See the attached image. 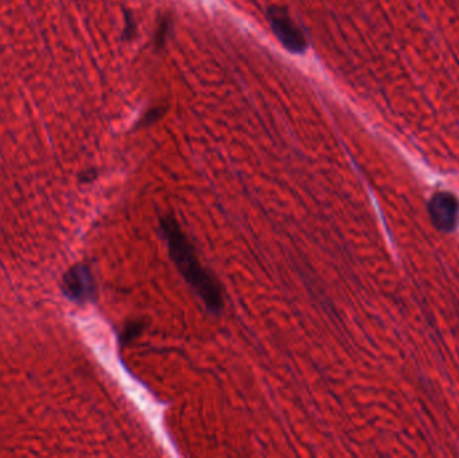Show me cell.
I'll return each instance as SVG.
<instances>
[{"label": "cell", "mask_w": 459, "mask_h": 458, "mask_svg": "<svg viewBox=\"0 0 459 458\" xmlns=\"http://www.w3.org/2000/svg\"><path fill=\"white\" fill-rule=\"evenodd\" d=\"M160 230L179 273L199 295L208 312L218 314L224 304L222 288L200 264L193 243L181 230L178 221L174 217L165 215L160 220Z\"/></svg>", "instance_id": "obj_1"}, {"label": "cell", "mask_w": 459, "mask_h": 458, "mask_svg": "<svg viewBox=\"0 0 459 458\" xmlns=\"http://www.w3.org/2000/svg\"><path fill=\"white\" fill-rule=\"evenodd\" d=\"M267 20L274 35L287 51L293 54H304L308 50L305 34L297 26L285 7L270 6L267 8Z\"/></svg>", "instance_id": "obj_2"}, {"label": "cell", "mask_w": 459, "mask_h": 458, "mask_svg": "<svg viewBox=\"0 0 459 458\" xmlns=\"http://www.w3.org/2000/svg\"><path fill=\"white\" fill-rule=\"evenodd\" d=\"M62 291L72 301L85 304L96 297V281L86 265H75L66 272L62 282Z\"/></svg>", "instance_id": "obj_3"}, {"label": "cell", "mask_w": 459, "mask_h": 458, "mask_svg": "<svg viewBox=\"0 0 459 458\" xmlns=\"http://www.w3.org/2000/svg\"><path fill=\"white\" fill-rule=\"evenodd\" d=\"M429 214L431 222L438 230L451 233L459 223L458 199L453 193L438 192L429 201Z\"/></svg>", "instance_id": "obj_4"}, {"label": "cell", "mask_w": 459, "mask_h": 458, "mask_svg": "<svg viewBox=\"0 0 459 458\" xmlns=\"http://www.w3.org/2000/svg\"><path fill=\"white\" fill-rule=\"evenodd\" d=\"M144 329V323L143 322H132L129 324L127 325L122 331V335H121V341L122 344H128L131 343L132 340L136 339Z\"/></svg>", "instance_id": "obj_5"}, {"label": "cell", "mask_w": 459, "mask_h": 458, "mask_svg": "<svg viewBox=\"0 0 459 458\" xmlns=\"http://www.w3.org/2000/svg\"><path fill=\"white\" fill-rule=\"evenodd\" d=\"M164 115H165V108L164 106L152 108V109H149L144 113L143 117H140L137 125L138 127H148V125L155 124L156 121H159L160 118L163 117Z\"/></svg>", "instance_id": "obj_6"}, {"label": "cell", "mask_w": 459, "mask_h": 458, "mask_svg": "<svg viewBox=\"0 0 459 458\" xmlns=\"http://www.w3.org/2000/svg\"><path fill=\"white\" fill-rule=\"evenodd\" d=\"M169 26H171V22L168 18H164L163 22L159 25V29L156 31L155 34V46L157 49H162L165 41H167V37H168V32H169Z\"/></svg>", "instance_id": "obj_7"}, {"label": "cell", "mask_w": 459, "mask_h": 458, "mask_svg": "<svg viewBox=\"0 0 459 458\" xmlns=\"http://www.w3.org/2000/svg\"><path fill=\"white\" fill-rule=\"evenodd\" d=\"M136 22H134V16L131 11L125 13V30H124V38L125 39H134L136 35Z\"/></svg>", "instance_id": "obj_8"}]
</instances>
